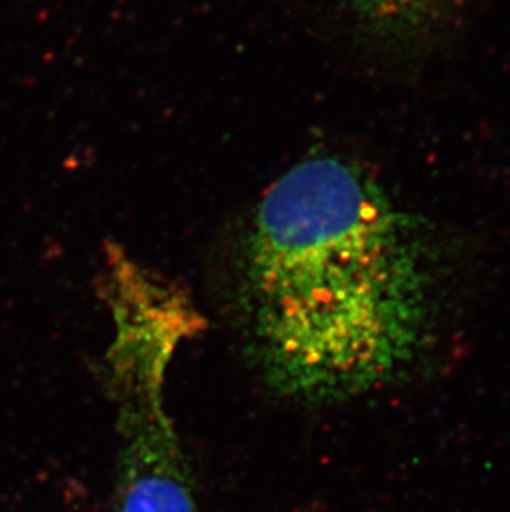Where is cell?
I'll use <instances>...</instances> for the list:
<instances>
[{"instance_id": "6da1fadb", "label": "cell", "mask_w": 510, "mask_h": 512, "mask_svg": "<svg viewBox=\"0 0 510 512\" xmlns=\"http://www.w3.org/2000/svg\"><path fill=\"white\" fill-rule=\"evenodd\" d=\"M244 289L249 355L282 397H357L405 370L426 340L418 231L332 156L302 161L260 201Z\"/></svg>"}, {"instance_id": "7a4b0ae2", "label": "cell", "mask_w": 510, "mask_h": 512, "mask_svg": "<svg viewBox=\"0 0 510 512\" xmlns=\"http://www.w3.org/2000/svg\"><path fill=\"white\" fill-rule=\"evenodd\" d=\"M111 339L98 373L115 416V512H199L193 473L168 410V372L204 320L186 290L106 247Z\"/></svg>"}, {"instance_id": "3957f363", "label": "cell", "mask_w": 510, "mask_h": 512, "mask_svg": "<svg viewBox=\"0 0 510 512\" xmlns=\"http://www.w3.org/2000/svg\"><path fill=\"white\" fill-rule=\"evenodd\" d=\"M357 9L371 19L395 20L413 17L446 0H352Z\"/></svg>"}]
</instances>
